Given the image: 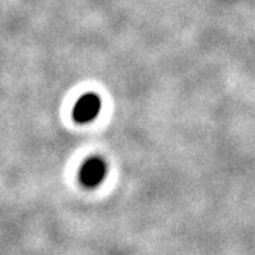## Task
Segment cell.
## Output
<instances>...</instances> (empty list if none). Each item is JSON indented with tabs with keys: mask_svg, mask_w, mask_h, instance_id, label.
<instances>
[{
	"mask_svg": "<svg viewBox=\"0 0 255 255\" xmlns=\"http://www.w3.org/2000/svg\"><path fill=\"white\" fill-rule=\"evenodd\" d=\"M107 176V164L100 157H91L82 164L80 170V182L85 187H97Z\"/></svg>",
	"mask_w": 255,
	"mask_h": 255,
	"instance_id": "1",
	"label": "cell"
},
{
	"mask_svg": "<svg viewBox=\"0 0 255 255\" xmlns=\"http://www.w3.org/2000/svg\"><path fill=\"white\" fill-rule=\"evenodd\" d=\"M101 110V100L97 94H85L77 101L73 117L80 124H87L95 119Z\"/></svg>",
	"mask_w": 255,
	"mask_h": 255,
	"instance_id": "2",
	"label": "cell"
}]
</instances>
